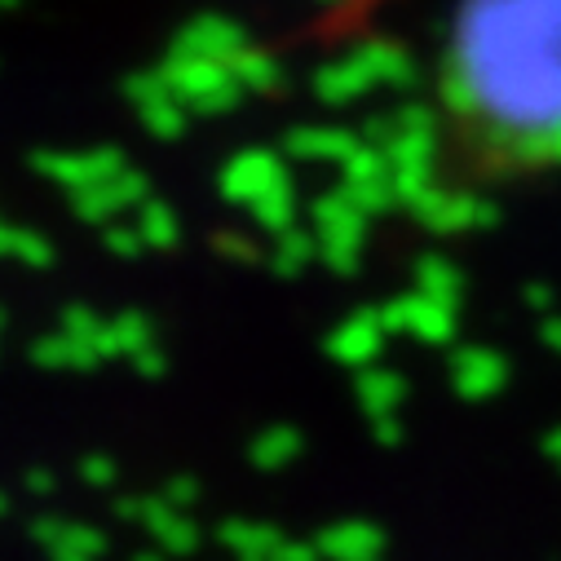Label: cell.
<instances>
[{
  "label": "cell",
  "mask_w": 561,
  "mask_h": 561,
  "mask_svg": "<svg viewBox=\"0 0 561 561\" xmlns=\"http://www.w3.org/2000/svg\"><path fill=\"white\" fill-rule=\"evenodd\" d=\"M430 84L465 173H561V0H451Z\"/></svg>",
  "instance_id": "6da1fadb"
}]
</instances>
